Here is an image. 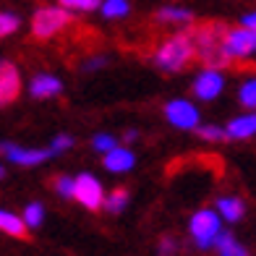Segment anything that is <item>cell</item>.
<instances>
[{
  "label": "cell",
  "instance_id": "obj_1",
  "mask_svg": "<svg viewBox=\"0 0 256 256\" xmlns=\"http://www.w3.org/2000/svg\"><path fill=\"white\" fill-rule=\"evenodd\" d=\"M196 58V48H194V37L191 32H172L170 37H165L157 50L152 52V63L165 74H178Z\"/></svg>",
  "mask_w": 256,
  "mask_h": 256
},
{
  "label": "cell",
  "instance_id": "obj_2",
  "mask_svg": "<svg viewBox=\"0 0 256 256\" xmlns=\"http://www.w3.org/2000/svg\"><path fill=\"white\" fill-rule=\"evenodd\" d=\"M225 230V220L220 217V212L214 206H202L188 217V240L196 251H214L217 238Z\"/></svg>",
  "mask_w": 256,
  "mask_h": 256
},
{
  "label": "cell",
  "instance_id": "obj_3",
  "mask_svg": "<svg viewBox=\"0 0 256 256\" xmlns=\"http://www.w3.org/2000/svg\"><path fill=\"white\" fill-rule=\"evenodd\" d=\"M225 32H228L225 24H204V26L191 29L196 58H202V60L212 68L228 66L230 58L225 52Z\"/></svg>",
  "mask_w": 256,
  "mask_h": 256
},
{
  "label": "cell",
  "instance_id": "obj_4",
  "mask_svg": "<svg viewBox=\"0 0 256 256\" xmlns=\"http://www.w3.org/2000/svg\"><path fill=\"white\" fill-rule=\"evenodd\" d=\"M71 21H74V14L66 10L63 6H42L32 14L29 26L37 40H52L71 26Z\"/></svg>",
  "mask_w": 256,
  "mask_h": 256
},
{
  "label": "cell",
  "instance_id": "obj_5",
  "mask_svg": "<svg viewBox=\"0 0 256 256\" xmlns=\"http://www.w3.org/2000/svg\"><path fill=\"white\" fill-rule=\"evenodd\" d=\"M165 120L178 131H196L202 126V112L191 100H170L165 102Z\"/></svg>",
  "mask_w": 256,
  "mask_h": 256
},
{
  "label": "cell",
  "instance_id": "obj_6",
  "mask_svg": "<svg viewBox=\"0 0 256 256\" xmlns=\"http://www.w3.org/2000/svg\"><path fill=\"white\" fill-rule=\"evenodd\" d=\"M74 202H78L89 212H97L104 204V186L94 172H78L76 176V191H74Z\"/></svg>",
  "mask_w": 256,
  "mask_h": 256
},
{
  "label": "cell",
  "instance_id": "obj_7",
  "mask_svg": "<svg viewBox=\"0 0 256 256\" xmlns=\"http://www.w3.org/2000/svg\"><path fill=\"white\" fill-rule=\"evenodd\" d=\"M0 154H3L10 165H18V168H37L42 162H48L52 154L50 149L44 146H21V144H10V142H0Z\"/></svg>",
  "mask_w": 256,
  "mask_h": 256
},
{
  "label": "cell",
  "instance_id": "obj_8",
  "mask_svg": "<svg viewBox=\"0 0 256 256\" xmlns=\"http://www.w3.org/2000/svg\"><path fill=\"white\" fill-rule=\"evenodd\" d=\"M225 52L230 60H243V58L256 55V29L236 26L225 32Z\"/></svg>",
  "mask_w": 256,
  "mask_h": 256
},
{
  "label": "cell",
  "instance_id": "obj_9",
  "mask_svg": "<svg viewBox=\"0 0 256 256\" xmlns=\"http://www.w3.org/2000/svg\"><path fill=\"white\" fill-rule=\"evenodd\" d=\"M194 97L196 100H202V102H212L217 100L220 94H222V89H225V76L220 68H212V66H206L204 71H199L194 76Z\"/></svg>",
  "mask_w": 256,
  "mask_h": 256
},
{
  "label": "cell",
  "instance_id": "obj_10",
  "mask_svg": "<svg viewBox=\"0 0 256 256\" xmlns=\"http://www.w3.org/2000/svg\"><path fill=\"white\" fill-rule=\"evenodd\" d=\"M21 94V74L10 60H0V108Z\"/></svg>",
  "mask_w": 256,
  "mask_h": 256
},
{
  "label": "cell",
  "instance_id": "obj_11",
  "mask_svg": "<svg viewBox=\"0 0 256 256\" xmlns=\"http://www.w3.org/2000/svg\"><path fill=\"white\" fill-rule=\"evenodd\" d=\"M102 168L108 172H115V176H123V172H131L136 168V154L131 146L118 144L115 149H110L108 154H102Z\"/></svg>",
  "mask_w": 256,
  "mask_h": 256
},
{
  "label": "cell",
  "instance_id": "obj_12",
  "mask_svg": "<svg viewBox=\"0 0 256 256\" xmlns=\"http://www.w3.org/2000/svg\"><path fill=\"white\" fill-rule=\"evenodd\" d=\"M63 92V81L52 74H37L29 81V94L34 100H55Z\"/></svg>",
  "mask_w": 256,
  "mask_h": 256
},
{
  "label": "cell",
  "instance_id": "obj_13",
  "mask_svg": "<svg viewBox=\"0 0 256 256\" xmlns=\"http://www.w3.org/2000/svg\"><path fill=\"white\" fill-rule=\"evenodd\" d=\"M214 209L220 212V217H222L228 225H236V222H240V220L246 217V202H243L240 196H232V194L217 196Z\"/></svg>",
  "mask_w": 256,
  "mask_h": 256
},
{
  "label": "cell",
  "instance_id": "obj_14",
  "mask_svg": "<svg viewBox=\"0 0 256 256\" xmlns=\"http://www.w3.org/2000/svg\"><path fill=\"white\" fill-rule=\"evenodd\" d=\"M228 138H236V142H246V138L256 136V110H248L243 115H236L228 126Z\"/></svg>",
  "mask_w": 256,
  "mask_h": 256
},
{
  "label": "cell",
  "instance_id": "obj_15",
  "mask_svg": "<svg viewBox=\"0 0 256 256\" xmlns=\"http://www.w3.org/2000/svg\"><path fill=\"white\" fill-rule=\"evenodd\" d=\"M0 232H6V236L10 238H24L29 228L24 222V217L16 214V212H10V209L6 206H0Z\"/></svg>",
  "mask_w": 256,
  "mask_h": 256
},
{
  "label": "cell",
  "instance_id": "obj_16",
  "mask_svg": "<svg viewBox=\"0 0 256 256\" xmlns=\"http://www.w3.org/2000/svg\"><path fill=\"white\" fill-rule=\"evenodd\" d=\"M157 21L160 24H176V26H188L194 21V14L183 6H162L157 10Z\"/></svg>",
  "mask_w": 256,
  "mask_h": 256
},
{
  "label": "cell",
  "instance_id": "obj_17",
  "mask_svg": "<svg viewBox=\"0 0 256 256\" xmlns=\"http://www.w3.org/2000/svg\"><path fill=\"white\" fill-rule=\"evenodd\" d=\"M214 256H251V254L230 230H222V236L214 243Z\"/></svg>",
  "mask_w": 256,
  "mask_h": 256
},
{
  "label": "cell",
  "instance_id": "obj_18",
  "mask_svg": "<svg viewBox=\"0 0 256 256\" xmlns=\"http://www.w3.org/2000/svg\"><path fill=\"white\" fill-rule=\"evenodd\" d=\"M128 204H131V194H128V188H123V186H118V188H112L104 194V204L102 209L108 214H123Z\"/></svg>",
  "mask_w": 256,
  "mask_h": 256
},
{
  "label": "cell",
  "instance_id": "obj_19",
  "mask_svg": "<svg viewBox=\"0 0 256 256\" xmlns=\"http://www.w3.org/2000/svg\"><path fill=\"white\" fill-rule=\"evenodd\" d=\"M21 217H24V222L29 230H40L44 225V217H48V209H44L42 202H29L24 206V212H21Z\"/></svg>",
  "mask_w": 256,
  "mask_h": 256
},
{
  "label": "cell",
  "instance_id": "obj_20",
  "mask_svg": "<svg viewBox=\"0 0 256 256\" xmlns=\"http://www.w3.org/2000/svg\"><path fill=\"white\" fill-rule=\"evenodd\" d=\"M100 10H102L104 18L115 21V18H123V16L131 14V3H128V0H102Z\"/></svg>",
  "mask_w": 256,
  "mask_h": 256
},
{
  "label": "cell",
  "instance_id": "obj_21",
  "mask_svg": "<svg viewBox=\"0 0 256 256\" xmlns=\"http://www.w3.org/2000/svg\"><path fill=\"white\" fill-rule=\"evenodd\" d=\"M238 102L246 110H256V76H248L238 86Z\"/></svg>",
  "mask_w": 256,
  "mask_h": 256
},
{
  "label": "cell",
  "instance_id": "obj_22",
  "mask_svg": "<svg viewBox=\"0 0 256 256\" xmlns=\"http://www.w3.org/2000/svg\"><path fill=\"white\" fill-rule=\"evenodd\" d=\"M18 29H21V16L14 10H0V40L14 37Z\"/></svg>",
  "mask_w": 256,
  "mask_h": 256
},
{
  "label": "cell",
  "instance_id": "obj_23",
  "mask_svg": "<svg viewBox=\"0 0 256 256\" xmlns=\"http://www.w3.org/2000/svg\"><path fill=\"white\" fill-rule=\"evenodd\" d=\"M118 144H120V138L115 136V134H108V131H100V134L92 136V149L100 152V154H108L110 149H115Z\"/></svg>",
  "mask_w": 256,
  "mask_h": 256
},
{
  "label": "cell",
  "instance_id": "obj_24",
  "mask_svg": "<svg viewBox=\"0 0 256 256\" xmlns=\"http://www.w3.org/2000/svg\"><path fill=\"white\" fill-rule=\"evenodd\" d=\"M52 191L60 196V199L71 202L74 199V191H76V176H58L52 180Z\"/></svg>",
  "mask_w": 256,
  "mask_h": 256
},
{
  "label": "cell",
  "instance_id": "obj_25",
  "mask_svg": "<svg viewBox=\"0 0 256 256\" xmlns=\"http://www.w3.org/2000/svg\"><path fill=\"white\" fill-rule=\"evenodd\" d=\"M58 6H63L71 14H89V10H100L102 0H58Z\"/></svg>",
  "mask_w": 256,
  "mask_h": 256
},
{
  "label": "cell",
  "instance_id": "obj_26",
  "mask_svg": "<svg viewBox=\"0 0 256 256\" xmlns=\"http://www.w3.org/2000/svg\"><path fill=\"white\" fill-rule=\"evenodd\" d=\"M76 144V138L71 136V134H58L55 138H52V142H50V154L52 157H58V154H63V152H68V149H71Z\"/></svg>",
  "mask_w": 256,
  "mask_h": 256
},
{
  "label": "cell",
  "instance_id": "obj_27",
  "mask_svg": "<svg viewBox=\"0 0 256 256\" xmlns=\"http://www.w3.org/2000/svg\"><path fill=\"white\" fill-rule=\"evenodd\" d=\"M196 134H199L204 142H225V138H228V131L222 126H199V128H196Z\"/></svg>",
  "mask_w": 256,
  "mask_h": 256
},
{
  "label": "cell",
  "instance_id": "obj_28",
  "mask_svg": "<svg viewBox=\"0 0 256 256\" xmlns=\"http://www.w3.org/2000/svg\"><path fill=\"white\" fill-rule=\"evenodd\" d=\"M180 248V243L176 236H162L160 238V254H165V256H176Z\"/></svg>",
  "mask_w": 256,
  "mask_h": 256
},
{
  "label": "cell",
  "instance_id": "obj_29",
  "mask_svg": "<svg viewBox=\"0 0 256 256\" xmlns=\"http://www.w3.org/2000/svg\"><path fill=\"white\" fill-rule=\"evenodd\" d=\"M108 66V55H94V58H86L84 60V71H100V68Z\"/></svg>",
  "mask_w": 256,
  "mask_h": 256
},
{
  "label": "cell",
  "instance_id": "obj_30",
  "mask_svg": "<svg viewBox=\"0 0 256 256\" xmlns=\"http://www.w3.org/2000/svg\"><path fill=\"white\" fill-rule=\"evenodd\" d=\"M240 26H248V29H256V10H251V14H246L240 18Z\"/></svg>",
  "mask_w": 256,
  "mask_h": 256
},
{
  "label": "cell",
  "instance_id": "obj_31",
  "mask_svg": "<svg viewBox=\"0 0 256 256\" xmlns=\"http://www.w3.org/2000/svg\"><path fill=\"white\" fill-rule=\"evenodd\" d=\"M136 138H138V131H136V128H131V131L123 134V142H126V144H134Z\"/></svg>",
  "mask_w": 256,
  "mask_h": 256
},
{
  "label": "cell",
  "instance_id": "obj_32",
  "mask_svg": "<svg viewBox=\"0 0 256 256\" xmlns=\"http://www.w3.org/2000/svg\"><path fill=\"white\" fill-rule=\"evenodd\" d=\"M6 178V168H3V162H0V180Z\"/></svg>",
  "mask_w": 256,
  "mask_h": 256
},
{
  "label": "cell",
  "instance_id": "obj_33",
  "mask_svg": "<svg viewBox=\"0 0 256 256\" xmlns=\"http://www.w3.org/2000/svg\"><path fill=\"white\" fill-rule=\"evenodd\" d=\"M160 256H165V254H160Z\"/></svg>",
  "mask_w": 256,
  "mask_h": 256
}]
</instances>
